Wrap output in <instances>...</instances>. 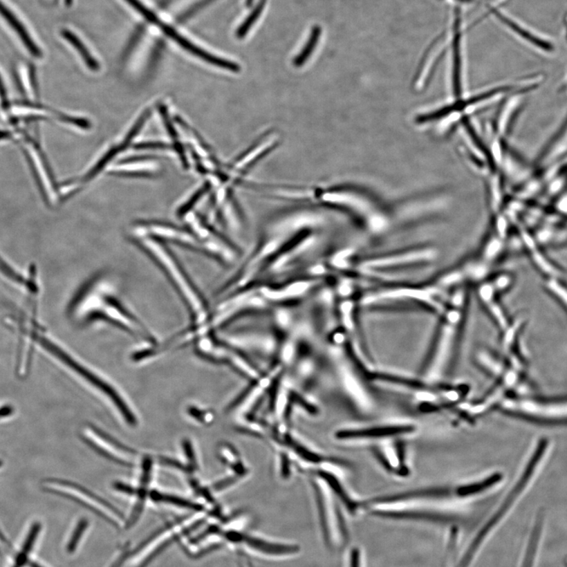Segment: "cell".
I'll return each instance as SVG.
<instances>
[{
    "label": "cell",
    "mask_w": 567,
    "mask_h": 567,
    "mask_svg": "<svg viewBox=\"0 0 567 567\" xmlns=\"http://www.w3.org/2000/svg\"><path fill=\"white\" fill-rule=\"evenodd\" d=\"M109 281L99 279L91 282L78 295L71 308L73 319L80 323L103 320L132 336L156 344L154 334L139 317L119 299Z\"/></svg>",
    "instance_id": "obj_1"
},
{
    "label": "cell",
    "mask_w": 567,
    "mask_h": 567,
    "mask_svg": "<svg viewBox=\"0 0 567 567\" xmlns=\"http://www.w3.org/2000/svg\"><path fill=\"white\" fill-rule=\"evenodd\" d=\"M467 305L466 288L461 286L452 292L444 313L438 336L422 371V377L436 382L451 367L463 330Z\"/></svg>",
    "instance_id": "obj_2"
},
{
    "label": "cell",
    "mask_w": 567,
    "mask_h": 567,
    "mask_svg": "<svg viewBox=\"0 0 567 567\" xmlns=\"http://www.w3.org/2000/svg\"><path fill=\"white\" fill-rule=\"evenodd\" d=\"M137 245L149 255L166 274L172 286L183 299L188 308L194 324L202 326L208 321L209 307L205 299L198 291L194 282L184 269L183 265L176 259L174 254L163 242L155 238L132 235Z\"/></svg>",
    "instance_id": "obj_3"
},
{
    "label": "cell",
    "mask_w": 567,
    "mask_h": 567,
    "mask_svg": "<svg viewBox=\"0 0 567 567\" xmlns=\"http://www.w3.org/2000/svg\"><path fill=\"white\" fill-rule=\"evenodd\" d=\"M552 449V443L548 439L541 438L538 440L512 491H510L505 500L503 501L501 505L492 515V518L487 521L484 528L474 539L472 543L470 544L467 551L464 554L463 559L467 562H472L487 539L502 523V521L508 517V515L512 512L516 504L531 489L532 485L535 484V482L541 474V470L546 466L548 458L551 455Z\"/></svg>",
    "instance_id": "obj_4"
},
{
    "label": "cell",
    "mask_w": 567,
    "mask_h": 567,
    "mask_svg": "<svg viewBox=\"0 0 567 567\" xmlns=\"http://www.w3.org/2000/svg\"><path fill=\"white\" fill-rule=\"evenodd\" d=\"M500 407L508 415L541 425H567V396H507Z\"/></svg>",
    "instance_id": "obj_5"
},
{
    "label": "cell",
    "mask_w": 567,
    "mask_h": 567,
    "mask_svg": "<svg viewBox=\"0 0 567 567\" xmlns=\"http://www.w3.org/2000/svg\"><path fill=\"white\" fill-rule=\"evenodd\" d=\"M446 288L438 281L432 285L423 287H402L384 288L370 292L361 299V304L366 308L377 307L395 302L408 303L425 306L436 313L442 315L446 309L447 300L445 298Z\"/></svg>",
    "instance_id": "obj_6"
},
{
    "label": "cell",
    "mask_w": 567,
    "mask_h": 567,
    "mask_svg": "<svg viewBox=\"0 0 567 567\" xmlns=\"http://www.w3.org/2000/svg\"><path fill=\"white\" fill-rule=\"evenodd\" d=\"M39 342L42 347L46 349L50 354L55 356L56 359H58L67 367L71 368V370L77 373L78 375L86 380V381L91 383V384H93L94 387L98 389L100 392L109 396L118 411L121 412L124 420H126L129 425H132V427H135V425H137V418H136L133 413L130 410L126 402L122 400L121 396L119 395L116 392V390L113 389L109 383L104 382L103 379L96 375V374L91 371L89 369L85 367L83 364H80V362L75 360V358H73V357L68 354L67 351L64 349H62L59 344L53 342V340L41 337H39Z\"/></svg>",
    "instance_id": "obj_7"
},
{
    "label": "cell",
    "mask_w": 567,
    "mask_h": 567,
    "mask_svg": "<svg viewBox=\"0 0 567 567\" xmlns=\"http://www.w3.org/2000/svg\"><path fill=\"white\" fill-rule=\"evenodd\" d=\"M45 489L55 494L64 496L71 500L80 503L93 512L100 516V518L109 521L111 524L118 526L115 520L109 517L100 508L109 510L113 515L117 516L120 519H124V516L120 510L115 506L111 505L109 502L104 500L103 498L95 494L85 487L73 482L62 480H49L45 481Z\"/></svg>",
    "instance_id": "obj_8"
},
{
    "label": "cell",
    "mask_w": 567,
    "mask_h": 567,
    "mask_svg": "<svg viewBox=\"0 0 567 567\" xmlns=\"http://www.w3.org/2000/svg\"><path fill=\"white\" fill-rule=\"evenodd\" d=\"M436 258H438V251L435 248H418L362 260L359 263V268L364 274L372 275L384 270L406 268L429 263Z\"/></svg>",
    "instance_id": "obj_9"
},
{
    "label": "cell",
    "mask_w": 567,
    "mask_h": 567,
    "mask_svg": "<svg viewBox=\"0 0 567 567\" xmlns=\"http://www.w3.org/2000/svg\"><path fill=\"white\" fill-rule=\"evenodd\" d=\"M83 439L101 456L122 466L133 467L138 453L93 425L83 431Z\"/></svg>",
    "instance_id": "obj_10"
},
{
    "label": "cell",
    "mask_w": 567,
    "mask_h": 567,
    "mask_svg": "<svg viewBox=\"0 0 567 567\" xmlns=\"http://www.w3.org/2000/svg\"><path fill=\"white\" fill-rule=\"evenodd\" d=\"M162 30L168 37L173 39L176 42H178L180 46L184 48L192 54L196 55L198 58L205 60L213 65L225 68V69L227 70L232 71H239V66L235 64L234 62L219 59L218 57L205 52V50L197 47L196 45L191 43L188 39L180 35V34L177 32L178 31H176L171 26L164 24L162 26Z\"/></svg>",
    "instance_id": "obj_11"
},
{
    "label": "cell",
    "mask_w": 567,
    "mask_h": 567,
    "mask_svg": "<svg viewBox=\"0 0 567 567\" xmlns=\"http://www.w3.org/2000/svg\"><path fill=\"white\" fill-rule=\"evenodd\" d=\"M398 441V440H397ZM395 438L384 440V443L378 449L379 458L384 466L394 474H404L406 472L405 452L402 446Z\"/></svg>",
    "instance_id": "obj_12"
},
{
    "label": "cell",
    "mask_w": 567,
    "mask_h": 567,
    "mask_svg": "<svg viewBox=\"0 0 567 567\" xmlns=\"http://www.w3.org/2000/svg\"><path fill=\"white\" fill-rule=\"evenodd\" d=\"M0 15H1L9 26L13 28L17 35L20 37L21 42L24 44L28 53L37 57V58H39V57L42 55L41 49H39L36 43L33 41L32 38L30 35V33L28 32L24 24H22L18 17L14 14L13 11L11 10L2 0H0Z\"/></svg>",
    "instance_id": "obj_13"
},
{
    "label": "cell",
    "mask_w": 567,
    "mask_h": 567,
    "mask_svg": "<svg viewBox=\"0 0 567 567\" xmlns=\"http://www.w3.org/2000/svg\"><path fill=\"white\" fill-rule=\"evenodd\" d=\"M152 470V459L149 456H145L142 464V476L140 480V487L137 490V495H138V501L136 503L133 512L130 516L128 521L127 527L133 526L138 520L140 515L143 510L144 503L146 500L147 490L151 479Z\"/></svg>",
    "instance_id": "obj_14"
},
{
    "label": "cell",
    "mask_w": 567,
    "mask_h": 567,
    "mask_svg": "<svg viewBox=\"0 0 567 567\" xmlns=\"http://www.w3.org/2000/svg\"><path fill=\"white\" fill-rule=\"evenodd\" d=\"M478 297L482 304L485 306L498 324L501 327L505 326L506 319L500 306L497 303L494 284L490 282L482 283L478 288Z\"/></svg>",
    "instance_id": "obj_15"
},
{
    "label": "cell",
    "mask_w": 567,
    "mask_h": 567,
    "mask_svg": "<svg viewBox=\"0 0 567 567\" xmlns=\"http://www.w3.org/2000/svg\"><path fill=\"white\" fill-rule=\"evenodd\" d=\"M543 517L544 516L542 513L537 515L521 567H535L539 554V548H540L543 535L544 526Z\"/></svg>",
    "instance_id": "obj_16"
},
{
    "label": "cell",
    "mask_w": 567,
    "mask_h": 567,
    "mask_svg": "<svg viewBox=\"0 0 567 567\" xmlns=\"http://www.w3.org/2000/svg\"><path fill=\"white\" fill-rule=\"evenodd\" d=\"M490 12L496 17V19L500 20L503 24L506 25L510 30H512L515 33L519 34V35L526 41L537 45V46L540 47L544 49L550 48V45L548 43L541 41L540 39H537V37L532 35L529 31H527L523 27H521L517 24H515L514 21L508 18L507 16L503 15L496 8H490Z\"/></svg>",
    "instance_id": "obj_17"
},
{
    "label": "cell",
    "mask_w": 567,
    "mask_h": 567,
    "mask_svg": "<svg viewBox=\"0 0 567 567\" xmlns=\"http://www.w3.org/2000/svg\"><path fill=\"white\" fill-rule=\"evenodd\" d=\"M62 36L65 37L68 42L72 44V46L77 50L79 54L82 56L85 64L90 68L91 70L97 71L99 69V64L92 55L89 53L87 47L85 46L82 39L79 38L76 34L71 30H64L62 32Z\"/></svg>",
    "instance_id": "obj_18"
},
{
    "label": "cell",
    "mask_w": 567,
    "mask_h": 567,
    "mask_svg": "<svg viewBox=\"0 0 567 567\" xmlns=\"http://www.w3.org/2000/svg\"><path fill=\"white\" fill-rule=\"evenodd\" d=\"M321 33L322 28L320 26H315L313 28H312L310 35L307 43H306L301 53H300L297 55L296 59L294 60L295 65L297 66H302L305 64V62L310 58V56L312 53H313L317 43L319 41Z\"/></svg>",
    "instance_id": "obj_19"
},
{
    "label": "cell",
    "mask_w": 567,
    "mask_h": 567,
    "mask_svg": "<svg viewBox=\"0 0 567 567\" xmlns=\"http://www.w3.org/2000/svg\"><path fill=\"white\" fill-rule=\"evenodd\" d=\"M151 497L153 501L156 502H163L170 504H174L175 506L189 508L194 510H201L203 507L200 504L192 503L191 501L185 500V499L178 496L163 494V493L153 491L151 492Z\"/></svg>",
    "instance_id": "obj_20"
},
{
    "label": "cell",
    "mask_w": 567,
    "mask_h": 567,
    "mask_svg": "<svg viewBox=\"0 0 567 567\" xmlns=\"http://www.w3.org/2000/svg\"><path fill=\"white\" fill-rule=\"evenodd\" d=\"M268 0H259V2L255 6L254 8L249 15L246 19L242 22V24L236 31V36L239 39L245 37L254 25L255 22L259 19L261 15L265 8V6Z\"/></svg>",
    "instance_id": "obj_21"
},
{
    "label": "cell",
    "mask_w": 567,
    "mask_h": 567,
    "mask_svg": "<svg viewBox=\"0 0 567 567\" xmlns=\"http://www.w3.org/2000/svg\"><path fill=\"white\" fill-rule=\"evenodd\" d=\"M87 526L88 521L86 519H82L80 521H79L75 532H73L71 541L69 543H68V552L71 553L75 551L79 541H80V539L83 535L85 530H86Z\"/></svg>",
    "instance_id": "obj_22"
},
{
    "label": "cell",
    "mask_w": 567,
    "mask_h": 567,
    "mask_svg": "<svg viewBox=\"0 0 567 567\" xmlns=\"http://www.w3.org/2000/svg\"><path fill=\"white\" fill-rule=\"evenodd\" d=\"M41 526L39 523H35L32 526V528L28 532V535L26 537V540L22 546L21 553L24 555H28L32 548L34 543H35L36 539L39 535V531H41Z\"/></svg>",
    "instance_id": "obj_23"
},
{
    "label": "cell",
    "mask_w": 567,
    "mask_h": 567,
    "mask_svg": "<svg viewBox=\"0 0 567 567\" xmlns=\"http://www.w3.org/2000/svg\"><path fill=\"white\" fill-rule=\"evenodd\" d=\"M348 567H364L362 554L359 548L351 550L349 554Z\"/></svg>",
    "instance_id": "obj_24"
},
{
    "label": "cell",
    "mask_w": 567,
    "mask_h": 567,
    "mask_svg": "<svg viewBox=\"0 0 567 567\" xmlns=\"http://www.w3.org/2000/svg\"><path fill=\"white\" fill-rule=\"evenodd\" d=\"M183 445L184 447L185 456H187V458H188V461L189 462V467L192 472V470L195 469L196 467L194 450H192V447L189 440H184Z\"/></svg>",
    "instance_id": "obj_25"
},
{
    "label": "cell",
    "mask_w": 567,
    "mask_h": 567,
    "mask_svg": "<svg viewBox=\"0 0 567 567\" xmlns=\"http://www.w3.org/2000/svg\"><path fill=\"white\" fill-rule=\"evenodd\" d=\"M214 0H202L201 2L197 3L194 8H192L188 12L185 13V15L183 16V19H186L189 18V16L194 15L196 11L200 10L203 8L206 7L207 4L211 3Z\"/></svg>",
    "instance_id": "obj_26"
},
{
    "label": "cell",
    "mask_w": 567,
    "mask_h": 567,
    "mask_svg": "<svg viewBox=\"0 0 567 567\" xmlns=\"http://www.w3.org/2000/svg\"><path fill=\"white\" fill-rule=\"evenodd\" d=\"M115 487L117 490L127 493V494H137V490L134 489V487L131 486L120 483V482H118V483L115 485Z\"/></svg>",
    "instance_id": "obj_27"
},
{
    "label": "cell",
    "mask_w": 567,
    "mask_h": 567,
    "mask_svg": "<svg viewBox=\"0 0 567 567\" xmlns=\"http://www.w3.org/2000/svg\"><path fill=\"white\" fill-rule=\"evenodd\" d=\"M137 147L138 149H151H151H155V147H156V149H165L167 146L162 143H158H158H153L152 142V143L140 144L138 145Z\"/></svg>",
    "instance_id": "obj_28"
},
{
    "label": "cell",
    "mask_w": 567,
    "mask_h": 567,
    "mask_svg": "<svg viewBox=\"0 0 567 567\" xmlns=\"http://www.w3.org/2000/svg\"><path fill=\"white\" fill-rule=\"evenodd\" d=\"M129 557V553L128 552H124L121 555V557H119L116 560V562L115 564H113L111 567H121L123 565V564L124 563V561H126Z\"/></svg>",
    "instance_id": "obj_29"
},
{
    "label": "cell",
    "mask_w": 567,
    "mask_h": 567,
    "mask_svg": "<svg viewBox=\"0 0 567 567\" xmlns=\"http://www.w3.org/2000/svg\"><path fill=\"white\" fill-rule=\"evenodd\" d=\"M26 557L27 555L20 553L18 559H17V562L14 567H24V566L27 563Z\"/></svg>",
    "instance_id": "obj_30"
},
{
    "label": "cell",
    "mask_w": 567,
    "mask_h": 567,
    "mask_svg": "<svg viewBox=\"0 0 567 567\" xmlns=\"http://www.w3.org/2000/svg\"><path fill=\"white\" fill-rule=\"evenodd\" d=\"M28 566H30V567H42L41 565H39V564H37L36 563H34V562H31V563L28 564Z\"/></svg>",
    "instance_id": "obj_31"
},
{
    "label": "cell",
    "mask_w": 567,
    "mask_h": 567,
    "mask_svg": "<svg viewBox=\"0 0 567 567\" xmlns=\"http://www.w3.org/2000/svg\"><path fill=\"white\" fill-rule=\"evenodd\" d=\"M252 2H253V0H246V4H247L248 7H250Z\"/></svg>",
    "instance_id": "obj_32"
},
{
    "label": "cell",
    "mask_w": 567,
    "mask_h": 567,
    "mask_svg": "<svg viewBox=\"0 0 567 567\" xmlns=\"http://www.w3.org/2000/svg\"><path fill=\"white\" fill-rule=\"evenodd\" d=\"M458 1H461L462 3H472L473 2V0H458Z\"/></svg>",
    "instance_id": "obj_33"
},
{
    "label": "cell",
    "mask_w": 567,
    "mask_h": 567,
    "mask_svg": "<svg viewBox=\"0 0 567 567\" xmlns=\"http://www.w3.org/2000/svg\"><path fill=\"white\" fill-rule=\"evenodd\" d=\"M565 564H566V566L567 567V557H566V560H565Z\"/></svg>",
    "instance_id": "obj_34"
}]
</instances>
